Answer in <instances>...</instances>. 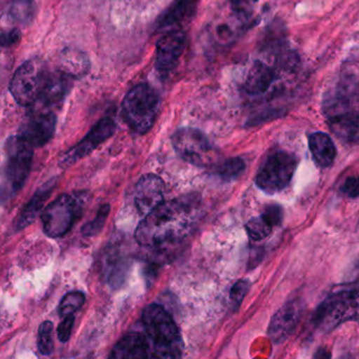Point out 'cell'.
I'll use <instances>...</instances> for the list:
<instances>
[{"label": "cell", "mask_w": 359, "mask_h": 359, "mask_svg": "<svg viewBox=\"0 0 359 359\" xmlns=\"http://www.w3.org/2000/svg\"><path fill=\"white\" fill-rule=\"evenodd\" d=\"M194 0H180L176 5L172 8L171 11L168 12L167 15L163 18V24L165 26H171V25L176 24L180 20H184L182 16L184 13L187 14L189 9H191V5H192Z\"/></svg>", "instance_id": "30"}, {"label": "cell", "mask_w": 359, "mask_h": 359, "mask_svg": "<svg viewBox=\"0 0 359 359\" xmlns=\"http://www.w3.org/2000/svg\"><path fill=\"white\" fill-rule=\"evenodd\" d=\"M86 193L62 194L43 212V231L48 236L58 238L72 229L83 211Z\"/></svg>", "instance_id": "5"}, {"label": "cell", "mask_w": 359, "mask_h": 359, "mask_svg": "<svg viewBox=\"0 0 359 359\" xmlns=\"http://www.w3.org/2000/svg\"><path fill=\"white\" fill-rule=\"evenodd\" d=\"M295 155L285 151H277L264 161L256 175V184L268 194L283 191L289 186L297 168Z\"/></svg>", "instance_id": "7"}, {"label": "cell", "mask_w": 359, "mask_h": 359, "mask_svg": "<svg viewBox=\"0 0 359 359\" xmlns=\"http://www.w3.org/2000/svg\"><path fill=\"white\" fill-rule=\"evenodd\" d=\"M340 191L348 198L353 199L359 197V176L348 177L342 184Z\"/></svg>", "instance_id": "34"}, {"label": "cell", "mask_w": 359, "mask_h": 359, "mask_svg": "<svg viewBox=\"0 0 359 359\" xmlns=\"http://www.w3.org/2000/svg\"><path fill=\"white\" fill-rule=\"evenodd\" d=\"M245 168V161L241 158H238V157H235V158L228 159V161H224L222 165H218L216 168V174L222 180L230 182V180L238 177L243 173Z\"/></svg>", "instance_id": "25"}, {"label": "cell", "mask_w": 359, "mask_h": 359, "mask_svg": "<svg viewBox=\"0 0 359 359\" xmlns=\"http://www.w3.org/2000/svg\"><path fill=\"white\" fill-rule=\"evenodd\" d=\"M245 230H247L248 235L252 241H259L270 236L273 226H270L260 216V217L252 218L251 220H249L248 224H245Z\"/></svg>", "instance_id": "27"}, {"label": "cell", "mask_w": 359, "mask_h": 359, "mask_svg": "<svg viewBox=\"0 0 359 359\" xmlns=\"http://www.w3.org/2000/svg\"><path fill=\"white\" fill-rule=\"evenodd\" d=\"M72 79L73 77L62 70L58 72H49L41 102L46 106L60 104L68 94L72 85Z\"/></svg>", "instance_id": "18"}, {"label": "cell", "mask_w": 359, "mask_h": 359, "mask_svg": "<svg viewBox=\"0 0 359 359\" xmlns=\"http://www.w3.org/2000/svg\"><path fill=\"white\" fill-rule=\"evenodd\" d=\"M177 154L192 165L203 167L211 163L212 146L203 132L193 128H182L172 136Z\"/></svg>", "instance_id": "9"}, {"label": "cell", "mask_w": 359, "mask_h": 359, "mask_svg": "<svg viewBox=\"0 0 359 359\" xmlns=\"http://www.w3.org/2000/svg\"><path fill=\"white\" fill-rule=\"evenodd\" d=\"M142 323L152 348V357L178 358L182 356L184 344L180 330L165 309L156 304L147 306L142 313Z\"/></svg>", "instance_id": "2"}, {"label": "cell", "mask_w": 359, "mask_h": 359, "mask_svg": "<svg viewBox=\"0 0 359 359\" xmlns=\"http://www.w3.org/2000/svg\"><path fill=\"white\" fill-rule=\"evenodd\" d=\"M250 285H251V283H250V281L247 280V279H241V280L237 281V283L233 285L230 292V299L234 308L241 306L243 298L245 297L248 292H249Z\"/></svg>", "instance_id": "31"}, {"label": "cell", "mask_w": 359, "mask_h": 359, "mask_svg": "<svg viewBox=\"0 0 359 359\" xmlns=\"http://www.w3.org/2000/svg\"><path fill=\"white\" fill-rule=\"evenodd\" d=\"M359 320V291L332 294L316 309L313 321L321 332H330L348 321Z\"/></svg>", "instance_id": "4"}, {"label": "cell", "mask_w": 359, "mask_h": 359, "mask_svg": "<svg viewBox=\"0 0 359 359\" xmlns=\"http://www.w3.org/2000/svg\"><path fill=\"white\" fill-rule=\"evenodd\" d=\"M129 262L125 257L119 254H109L104 264V273L109 285L115 289L121 287L127 276Z\"/></svg>", "instance_id": "22"}, {"label": "cell", "mask_w": 359, "mask_h": 359, "mask_svg": "<svg viewBox=\"0 0 359 359\" xmlns=\"http://www.w3.org/2000/svg\"><path fill=\"white\" fill-rule=\"evenodd\" d=\"M302 306L299 300H292L281 306L271 320L269 335L273 341H285L294 331L302 316Z\"/></svg>", "instance_id": "15"}, {"label": "cell", "mask_w": 359, "mask_h": 359, "mask_svg": "<svg viewBox=\"0 0 359 359\" xmlns=\"http://www.w3.org/2000/svg\"><path fill=\"white\" fill-rule=\"evenodd\" d=\"M56 116L51 111H35L27 117L20 127V134L33 148L47 144L55 133Z\"/></svg>", "instance_id": "12"}, {"label": "cell", "mask_w": 359, "mask_h": 359, "mask_svg": "<svg viewBox=\"0 0 359 359\" xmlns=\"http://www.w3.org/2000/svg\"><path fill=\"white\" fill-rule=\"evenodd\" d=\"M54 187H55V182L52 180V182H47V184H43L41 189L37 190L34 196L27 203L22 213L20 214V217L16 220V230H22V229L28 226L29 224H32L33 220L43 211V205H45L46 201H48L50 195L53 192Z\"/></svg>", "instance_id": "19"}, {"label": "cell", "mask_w": 359, "mask_h": 359, "mask_svg": "<svg viewBox=\"0 0 359 359\" xmlns=\"http://www.w3.org/2000/svg\"><path fill=\"white\" fill-rule=\"evenodd\" d=\"M161 107L158 93L148 85H138L126 96L123 114L130 129L144 134L153 127Z\"/></svg>", "instance_id": "3"}, {"label": "cell", "mask_w": 359, "mask_h": 359, "mask_svg": "<svg viewBox=\"0 0 359 359\" xmlns=\"http://www.w3.org/2000/svg\"><path fill=\"white\" fill-rule=\"evenodd\" d=\"M230 4L234 11L239 14H243L247 11L249 1L248 0H230Z\"/></svg>", "instance_id": "36"}, {"label": "cell", "mask_w": 359, "mask_h": 359, "mask_svg": "<svg viewBox=\"0 0 359 359\" xmlns=\"http://www.w3.org/2000/svg\"><path fill=\"white\" fill-rule=\"evenodd\" d=\"M35 5L31 0H15L8 7V20L12 24L28 25L34 18Z\"/></svg>", "instance_id": "23"}, {"label": "cell", "mask_w": 359, "mask_h": 359, "mask_svg": "<svg viewBox=\"0 0 359 359\" xmlns=\"http://www.w3.org/2000/svg\"><path fill=\"white\" fill-rule=\"evenodd\" d=\"M116 131V123L111 118H104L94 126L93 129L87 134L81 142L73 147L60 159L62 168L71 167L81 159L91 154L100 144H104Z\"/></svg>", "instance_id": "10"}, {"label": "cell", "mask_w": 359, "mask_h": 359, "mask_svg": "<svg viewBox=\"0 0 359 359\" xmlns=\"http://www.w3.org/2000/svg\"><path fill=\"white\" fill-rule=\"evenodd\" d=\"M86 62H87V60L79 52H67V53H65L64 60H62V67H64V69H62V71L70 75L71 77H75L79 74H83L86 69H87Z\"/></svg>", "instance_id": "24"}, {"label": "cell", "mask_w": 359, "mask_h": 359, "mask_svg": "<svg viewBox=\"0 0 359 359\" xmlns=\"http://www.w3.org/2000/svg\"><path fill=\"white\" fill-rule=\"evenodd\" d=\"M74 323V315H69V316L65 317L64 320L60 323L57 329V336L60 342H64L65 344V342H67L70 339Z\"/></svg>", "instance_id": "33"}, {"label": "cell", "mask_w": 359, "mask_h": 359, "mask_svg": "<svg viewBox=\"0 0 359 359\" xmlns=\"http://www.w3.org/2000/svg\"><path fill=\"white\" fill-rule=\"evenodd\" d=\"M186 48V34L173 29L159 39L156 48L157 71L163 77H168L177 67Z\"/></svg>", "instance_id": "11"}, {"label": "cell", "mask_w": 359, "mask_h": 359, "mask_svg": "<svg viewBox=\"0 0 359 359\" xmlns=\"http://www.w3.org/2000/svg\"><path fill=\"white\" fill-rule=\"evenodd\" d=\"M20 31L16 30V29H13V30H10L8 31V32L3 33V36H1L3 46H10L18 43V39H20Z\"/></svg>", "instance_id": "35"}, {"label": "cell", "mask_w": 359, "mask_h": 359, "mask_svg": "<svg viewBox=\"0 0 359 359\" xmlns=\"http://www.w3.org/2000/svg\"><path fill=\"white\" fill-rule=\"evenodd\" d=\"M111 207L109 205H102L100 207V211H98L97 215L95 216L92 222H88L87 224L83 226V234L85 236H94V235L98 234L104 228V224H106L107 218H108L109 214H110Z\"/></svg>", "instance_id": "29"}, {"label": "cell", "mask_w": 359, "mask_h": 359, "mask_svg": "<svg viewBox=\"0 0 359 359\" xmlns=\"http://www.w3.org/2000/svg\"><path fill=\"white\" fill-rule=\"evenodd\" d=\"M49 72L41 62L30 60L25 62L14 73L10 83V92L14 100L24 107L41 102Z\"/></svg>", "instance_id": "6"}, {"label": "cell", "mask_w": 359, "mask_h": 359, "mask_svg": "<svg viewBox=\"0 0 359 359\" xmlns=\"http://www.w3.org/2000/svg\"><path fill=\"white\" fill-rule=\"evenodd\" d=\"M111 358H146L152 357V348L144 334L130 333L123 336L110 354Z\"/></svg>", "instance_id": "16"}, {"label": "cell", "mask_w": 359, "mask_h": 359, "mask_svg": "<svg viewBox=\"0 0 359 359\" xmlns=\"http://www.w3.org/2000/svg\"><path fill=\"white\" fill-rule=\"evenodd\" d=\"M274 81L273 71L262 62H256L248 72L243 89L251 95L264 93Z\"/></svg>", "instance_id": "21"}, {"label": "cell", "mask_w": 359, "mask_h": 359, "mask_svg": "<svg viewBox=\"0 0 359 359\" xmlns=\"http://www.w3.org/2000/svg\"><path fill=\"white\" fill-rule=\"evenodd\" d=\"M37 346H39V352L46 356L53 352V323L51 321H45L39 327Z\"/></svg>", "instance_id": "26"}, {"label": "cell", "mask_w": 359, "mask_h": 359, "mask_svg": "<svg viewBox=\"0 0 359 359\" xmlns=\"http://www.w3.org/2000/svg\"><path fill=\"white\" fill-rule=\"evenodd\" d=\"M262 217L268 222L273 228L279 226L283 222V208L278 205H266L264 209V213L262 214Z\"/></svg>", "instance_id": "32"}, {"label": "cell", "mask_w": 359, "mask_h": 359, "mask_svg": "<svg viewBox=\"0 0 359 359\" xmlns=\"http://www.w3.org/2000/svg\"><path fill=\"white\" fill-rule=\"evenodd\" d=\"M85 294L81 292H71L67 294L60 304V314L66 317L74 314L85 304Z\"/></svg>", "instance_id": "28"}, {"label": "cell", "mask_w": 359, "mask_h": 359, "mask_svg": "<svg viewBox=\"0 0 359 359\" xmlns=\"http://www.w3.org/2000/svg\"><path fill=\"white\" fill-rule=\"evenodd\" d=\"M33 149L20 135L8 138L4 174L10 192H18L24 187L32 167Z\"/></svg>", "instance_id": "8"}, {"label": "cell", "mask_w": 359, "mask_h": 359, "mask_svg": "<svg viewBox=\"0 0 359 359\" xmlns=\"http://www.w3.org/2000/svg\"><path fill=\"white\" fill-rule=\"evenodd\" d=\"M358 81L356 77L344 76L336 86L325 95L323 110L327 118L350 112L351 104L358 94Z\"/></svg>", "instance_id": "14"}, {"label": "cell", "mask_w": 359, "mask_h": 359, "mask_svg": "<svg viewBox=\"0 0 359 359\" xmlns=\"http://www.w3.org/2000/svg\"><path fill=\"white\" fill-rule=\"evenodd\" d=\"M165 199V184L154 174H147L135 187V205L140 215L146 216L156 209Z\"/></svg>", "instance_id": "13"}, {"label": "cell", "mask_w": 359, "mask_h": 359, "mask_svg": "<svg viewBox=\"0 0 359 359\" xmlns=\"http://www.w3.org/2000/svg\"><path fill=\"white\" fill-rule=\"evenodd\" d=\"M198 201L194 197L163 201L138 224L135 239L142 247H165L188 236L198 222Z\"/></svg>", "instance_id": "1"}, {"label": "cell", "mask_w": 359, "mask_h": 359, "mask_svg": "<svg viewBox=\"0 0 359 359\" xmlns=\"http://www.w3.org/2000/svg\"><path fill=\"white\" fill-rule=\"evenodd\" d=\"M329 127L338 140L359 146V115L356 113L350 111L330 117Z\"/></svg>", "instance_id": "17"}, {"label": "cell", "mask_w": 359, "mask_h": 359, "mask_svg": "<svg viewBox=\"0 0 359 359\" xmlns=\"http://www.w3.org/2000/svg\"><path fill=\"white\" fill-rule=\"evenodd\" d=\"M309 147L315 163L321 168H329L336 158V148L333 140L323 132H317L309 137Z\"/></svg>", "instance_id": "20"}]
</instances>
